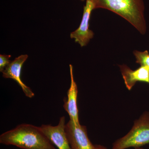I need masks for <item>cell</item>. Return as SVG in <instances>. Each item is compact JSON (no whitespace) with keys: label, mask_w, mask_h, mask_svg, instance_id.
<instances>
[{"label":"cell","mask_w":149,"mask_h":149,"mask_svg":"<svg viewBox=\"0 0 149 149\" xmlns=\"http://www.w3.org/2000/svg\"><path fill=\"white\" fill-rule=\"evenodd\" d=\"M11 57V55H0V71L2 72L3 70L10 63V61L9 59Z\"/></svg>","instance_id":"11"},{"label":"cell","mask_w":149,"mask_h":149,"mask_svg":"<svg viewBox=\"0 0 149 149\" xmlns=\"http://www.w3.org/2000/svg\"><path fill=\"white\" fill-rule=\"evenodd\" d=\"M28 57V56L27 54L19 56L11 61L2 72L3 77L5 78H10L16 81L21 87L25 96L31 98L34 97L35 94L32 92L31 88L22 82L21 78L22 65Z\"/></svg>","instance_id":"7"},{"label":"cell","mask_w":149,"mask_h":149,"mask_svg":"<svg viewBox=\"0 0 149 149\" xmlns=\"http://www.w3.org/2000/svg\"><path fill=\"white\" fill-rule=\"evenodd\" d=\"M0 143L23 149H56L40 127L26 123L2 133Z\"/></svg>","instance_id":"1"},{"label":"cell","mask_w":149,"mask_h":149,"mask_svg":"<svg viewBox=\"0 0 149 149\" xmlns=\"http://www.w3.org/2000/svg\"><path fill=\"white\" fill-rule=\"evenodd\" d=\"M136 58V63L141 66H146L149 68V54L148 51L140 52L135 50L133 52Z\"/></svg>","instance_id":"10"},{"label":"cell","mask_w":149,"mask_h":149,"mask_svg":"<svg viewBox=\"0 0 149 149\" xmlns=\"http://www.w3.org/2000/svg\"><path fill=\"white\" fill-rule=\"evenodd\" d=\"M86 1L80 26L70 35V38L74 39L75 42L78 43L81 47L87 45L94 35L93 31L89 29V21L92 11L95 8L91 0Z\"/></svg>","instance_id":"5"},{"label":"cell","mask_w":149,"mask_h":149,"mask_svg":"<svg viewBox=\"0 0 149 149\" xmlns=\"http://www.w3.org/2000/svg\"><path fill=\"white\" fill-rule=\"evenodd\" d=\"M95 8L113 12L125 19L141 34L146 30L144 17L145 5L143 0H91Z\"/></svg>","instance_id":"2"},{"label":"cell","mask_w":149,"mask_h":149,"mask_svg":"<svg viewBox=\"0 0 149 149\" xmlns=\"http://www.w3.org/2000/svg\"><path fill=\"white\" fill-rule=\"evenodd\" d=\"M70 76V85L67 92V99L65 98L63 107L69 115L70 120L76 125H80L79 119L78 109L77 105V97L78 94L77 86L74 80L73 73V66L69 65Z\"/></svg>","instance_id":"8"},{"label":"cell","mask_w":149,"mask_h":149,"mask_svg":"<svg viewBox=\"0 0 149 149\" xmlns=\"http://www.w3.org/2000/svg\"><path fill=\"white\" fill-rule=\"evenodd\" d=\"M65 118L62 116L56 126L42 125L40 130L54 145L58 149H72L65 131Z\"/></svg>","instance_id":"6"},{"label":"cell","mask_w":149,"mask_h":149,"mask_svg":"<svg viewBox=\"0 0 149 149\" xmlns=\"http://www.w3.org/2000/svg\"><path fill=\"white\" fill-rule=\"evenodd\" d=\"M65 131L72 149H94L86 126L76 125L70 120L65 125Z\"/></svg>","instance_id":"4"},{"label":"cell","mask_w":149,"mask_h":149,"mask_svg":"<svg viewBox=\"0 0 149 149\" xmlns=\"http://www.w3.org/2000/svg\"><path fill=\"white\" fill-rule=\"evenodd\" d=\"M149 143V112H145L134 121V125L126 135L113 144L112 149L136 148Z\"/></svg>","instance_id":"3"},{"label":"cell","mask_w":149,"mask_h":149,"mask_svg":"<svg viewBox=\"0 0 149 149\" xmlns=\"http://www.w3.org/2000/svg\"><path fill=\"white\" fill-rule=\"evenodd\" d=\"M123 78L126 88L130 91L137 82L149 84V68L141 66L136 70H132L126 65H119Z\"/></svg>","instance_id":"9"},{"label":"cell","mask_w":149,"mask_h":149,"mask_svg":"<svg viewBox=\"0 0 149 149\" xmlns=\"http://www.w3.org/2000/svg\"><path fill=\"white\" fill-rule=\"evenodd\" d=\"M80 1H85V0H80Z\"/></svg>","instance_id":"13"},{"label":"cell","mask_w":149,"mask_h":149,"mask_svg":"<svg viewBox=\"0 0 149 149\" xmlns=\"http://www.w3.org/2000/svg\"><path fill=\"white\" fill-rule=\"evenodd\" d=\"M94 149H107L105 147L100 145H94ZM135 149H144L142 148H139Z\"/></svg>","instance_id":"12"}]
</instances>
